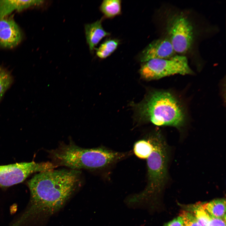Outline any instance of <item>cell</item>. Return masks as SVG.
Instances as JSON below:
<instances>
[{"mask_svg": "<svg viewBox=\"0 0 226 226\" xmlns=\"http://www.w3.org/2000/svg\"><path fill=\"white\" fill-rule=\"evenodd\" d=\"M203 208L211 215L226 220V200L218 198L202 203Z\"/></svg>", "mask_w": 226, "mask_h": 226, "instance_id": "obj_12", "label": "cell"}, {"mask_svg": "<svg viewBox=\"0 0 226 226\" xmlns=\"http://www.w3.org/2000/svg\"><path fill=\"white\" fill-rule=\"evenodd\" d=\"M180 213L184 218L185 226H202L191 212L184 210Z\"/></svg>", "mask_w": 226, "mask_h": 226, "instance_id": "obj_17", "label": "cell"}, {"mask_svg": "<svg viewBox=\"0 0 226 226\" xmlns=\"http://www.w3.org/2000/svg\"><path fill=\"white\" fill-rule=\"evenodd\" d=\"M22 38L20 29L13 18L0 19V48H13L20 43Z\"/></svg>", "mask_w": 226, "mask_h": 226, "instance_id": "obj_8", "label": "cell"}, {"mask_svg": "<svg viewBox=\"0 0 226 226\" xmlns=\"http://www.w3.org/2000/svg\"><path fill=\"white\" fill-rule=\"evenodd\" d=\"M163 226H185L183 215L180 213L178 216L165 223Z\"/></svg>", "mask_w": 226, "mask_h": 226, "instance_id": "obj_18", "label": "cell"}, {"mask_svg": "<svg viewBox=\"0 0 226 226\" xmlns=\"http://www.w3.org/2000/svg\"><path fill=\"white\" fill-rule=\"evenodd\" d=\"M135 106L140 121L177 127L184 123L185 115L181 107L175 97L168 92L151 91Z\"/></svg>", "mask_w": 226, "mask_h": 226, "instance_id": "obj_4", "label": "cell"}, {"mask_svg": "<svg viewBox=\"0 0 226 226\" xmlns=\"http://www.w3.org/2000/svg\"><path fill=\"white\" fill-rule=\"evenodd\" d=\"M147 138L153 146L147 159V184L141 192L127 196L126 201L130 208L145 209L152 213L160 206V195L167 179L168 148L158 130L149 134Z\"/></svg>", "mask_w": 226, "mask_h": 226, "instance_id": "obj_2", "label": "cell"}, {"mask_svg": "<svg viewBox=\"0 0 226 226\" xmlns=\"http://www.w3.org/2000/svg\"><path fill=\"white\" fill-rule=\"evenodd\" d=\"M42 0H0V19L7 17L15 11L40 6L44 3Z\"/></svg>", "mask_w": 226, "mask_h": 226, "instance_id": "obj_10", "label": "cell"}, {"mask_svg": "<svg viewBox=\"0 0 226 226\" xmlns=\"http://www.w3.org/2000/svg\"><path fill=\"white\" fill-rule=\"evenodd\" d=\"M139 72L141 76L148 80L176 74L186 75L192 73L186 57L179 55L167 59H153L144 62Z\"/></svg>", "mask_w": 226, "mask_h": 226, "instance_id": "obj_5", "label": "cell"}, {"mask_svg": "<svg viewBox=\"0 0 226 226\" xmlns=\"http://www.w3.org/2000/svg\"><path fill=\"white\" fill-rule=\"evenodd\" d=\"M13 82L11 73L4 68L0 67V100Z\"/></svg>", "mask_w": 226, "mask_h": 226, "instance_id": "obj_16", "label": "cell"}, {"mask_svg": "<svg viewBox=\"0 0 226 226\" xmlns=\"http://www.w3.org/2000/svg\"><path fill=\"white\" fill-rule=\"evenodd\" d=\"M152 150V145L147 139L139 140L136 142L133 146V151L135 154L141 159H147Z\"/></svg>", "mask_w": 226, "mask_h": 226, "instance_id": "obj_15", "label": "cell"}, {"mask_svg": "<svg viewBox=\"0 0 226 226\" xmlns=\"http://www.w3.org/2000/svg\"><path fill=\"white\" fill-rule=\"evenodd\" d=\"M170 40L175 52L186 53L193 40V29L187 19L180 16L175 19L169 30Z\"/></svg>", "mask_w": 226, "mask_h": 226, "instance_id": "obj_7", "label": "cell"}, {"mask_svg": "<svg viewBox=\"0 0 226 226\" xmlns=\"http://www.w3.org/2000/svg\"><path fill=\"white\" fill-rule=\"evenodd\" d=\"M100 9L106 18L114 17L121 13V1L103 0L100 5Z\"/></svg>", "mask_w": 226, "mask_h": 226, "instance_id": "obj_13", "label": "cell"}, {"mask_svg": "<svg viewBox=\"0 0 226 226\" xmlns=\"http://www.w3.org/2000/svg\"><path fill=\"white\" fill-rule=\"evenodd\" d=\"M209 215V219L207 226H226V220Z\"/></svg>", "mask_w": 226, "mask_h": 226, "instance_id": "obj_19", "label": "cell"}, {"mask_svg": "<svg viewBox=\"0 0 226 226\" xmlns=\"http://www.w3.org/2000/svg\"><path fill=\"white\" fill-rule=\"evenodd\" d=\"M119 41L116 39L106 40L97 49L96 54L100 58L104 59L110 55L117 49Z\"/></svg>", "mask_w": 226, "mask_h": 226, "instance_id": "obj_14", "label": "cell"}, {"mask_svg": "<svg viewBox=\"0 0 226 226\" xmlns=\"http://www.w3.org/2000/svg\"><path fill=\"white\" fill-rule=\"evenodd\" d=\"M102 19L84 25L87 43L91 51H93L100 41L110 34L105 31L102 24Z\"/></svg>", "mask_w": 226, "mask_h": 226, "instance_id": "obj_11", "label": "cell"}, {"mask_svg": "<svg viewBox=\"0 0 226 226\" xmlns=\"http://www.w3.org/2000/svg\"><path fill=\"white\" fill-rule=\"evenodd\" d=\"M82 182L79 170L55 169L36 174L27 182L31 196L28 216L50 217L64 206Z\"/></svg>", "mask_w": 226, "mask_h": 226, "instance_id": "obj_1", "label": "cell"}, {"mask_svg": "<svg viewBox=\"0 0 226 226\" xmlns=\"http://www.w3.org/2000/svg\"><path fill=\"white\" fill-rule=\"evenodd\" d=\"M51 162L59 166L80 170L105 168L127 156L130 153H121L99 147L85 148L72 142L61 143L55 149L48 150Z\"/></svg>", "mask_w": 226, "mask_h": 226, "instance_id": "obj_3", "label": "cell"}, {"mask_svg": "<svg viewBox=\"0 0 226 226\" xmlns=\"http://www.w3.org/2000/svg\"><path fill=\"white\" fill-rule=\"evenodd\" d=\"M175 52L169 39L163 38L153 41L141 52L140 61L143 62L153 59H167Z\"/></svg>", "mask_w": 226, "mask_h": 226, "instance_id": "obj_9", "label": "cell"}, {"mask_svg": "<svg viewBox=\"0 0 226 226\" xmlns=\"http://www.w3.org/2000/svg\"><path fill=\"white\" fill-rule=\"evenodd\" d=\"M51 162H22L0 165V186L8 187L23 181L33 173L55 169Z\"/></svg>", "mask_w": 226, "mask_h": 226, "instance_id": "obj_6", "label": "cell"}]
</instances>
